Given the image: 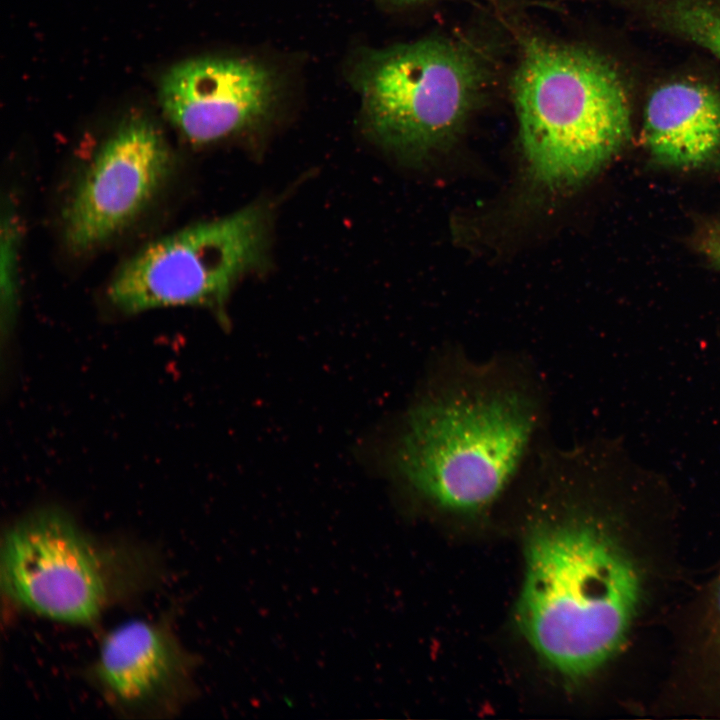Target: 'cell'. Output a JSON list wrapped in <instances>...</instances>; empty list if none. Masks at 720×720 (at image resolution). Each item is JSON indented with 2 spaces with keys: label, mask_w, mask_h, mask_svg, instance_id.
I'll return each mask as SVG.
<instances>
[{
  "label": "cell",
  "mask_w": 720,
  "mask_h": 720,
  "mask_svg": "<svg viewBox=\"0 0 720 720\" xmlns=\"http://www.w3.org/2000/svg\"><path fill=\"white\" fill-rule=\"evenodd\" d=\"M400 3H418V2H424L427 0H394Z\"/></svg>",
  "instance_id": "obj_14"
},
{
  "label": "cell",
  "mask_w": 720,
  "mask_h": 720,
  "mask_svg": "<svg viewBox=\"0 0 720 720\" xmlns=\"http://www.w3.org/2000/svg\"><path fill=\"white\" fill-rule=\"evenodd\" d=\"M719 610H720V596H719Z\"/></svg>",
  "instance_id": "obj_15"
},
{
  "label": "cell",
  "mask_w": 720,
  "mask_h": 720,
  "mask_svg": "<svg viewBox=\"0 0 720 720\" xmlns=\"http://www.w3.org/2000/svg\"><path fill=\"white\" fill-rule=\"evenodd\" d=\"M171 168L160 129L132 115L101 145L64 213V239L74 252L90 251L127 228L149 205Z\"/></svg>",
  "instance_id": "obj_7"
},
{
  "label": "cell",
  "mask_w": 720,
  "mask_h": 720,
  "mask_svg": "<svg viewBox=\"0 0 720 720\" xmlns=\"http://www.w3.org/2000/svg\"><path fill=\"white\" fill-rule=\"evenodd\" d=\"M541 518L528 541L519 601L523 632L569 678L583 677L620 646L639 599L629 559L575 507Z\"/></svg>",
  "instance_id": "obj_2"
},
{
  "label": "cell",
  "mask_w": 720,
  "mask_h": 720,
  "mask_svg": "<svg viewBox=\"0 0 720 720\" xmlns=\"http://www.w3.org/2000/svg\"><path fill=\"white\" fill-rule=\"evenodd\" d=\"M19 232L15 214L6 209L1 224V308L7 324L13 320L17 300Z\"/></svg>",
  "instance_id": "obj_12"
},
{
  "label": "cell",
  "mask_w": 720,
  "mask_h": 720,
  "mask_svg": "<svg viewBox=\"0 0 720 720\" xmlns=\"http://www.w3.org/2000/svg\"><path fill=\"white\" fill-rule=\"evenodd\" d=\"M542 375L517 355L440 353L406 411L393 468L416 496L445 512L475 514L527 470L544 445Z\"/></svg>",
  "instance_id": "obj_1"
},
{
  "label": "cell",
  "mask_w": 720,
  "mask_h": 720,
  "mask_svg": "<svg viewBox=\"0 0 720 720\" xmlns=\"http://www.w3.org/2000/svg\"><path fill=\"white\" fill-rule=\"evenodd\" d=\"M266 216L257 206L201 222L152 242L122 265L108 289L120 312L221 307L232 287L263 260Z\"/></svg>",
  "instance_id": "obj_6"
},
{
  "label": "cell",
  "mask_w": 720,
  "mask_h": 720,
  "mask_svg": "<svg viewBox=\"0 0 720 720\" xmlns=\"http://www.w3.org/2000/svg\"><path fill=\"white\" fill-rule=\"evenodd\" d=\"M490 75L478 49L441 36L366 51L353 70L370 131L409 158L423 157L459 133Z\"/></svg>",
  "instance_id": "obj_4"
},
{
  "label": "cell",
  "mask_w": 720,
  "mask_h": 720,
  "mask_svg": "<svg viewBox=\"0 0 720 720\" xmlns=\"http://www.w3.org/2000/svg\"><path fill=\"white\" fill-rule=\"evenodd\" d=\"M511 90L528 173L549 190L590 178L628 141V95L615 67L578 44L518 38Z\"/></svg>",
  "instance_id": "obj_3"
},
{
  "label": "cell",
  "mask_w": 720,
  "mask_h": 720,
  "mask_svg": "<svg viewBox=\"0 0 720 720\" xmlns=\"http://www.w3.org/2000/svg\"><path fill=\"white\" fill-rule=\"evenodd\" d=\"M192 660L167 627L131 620L109 632L92 676L104 695L128 712H167L189 688Z\"/></svg>",
  "instance_id": "obj_9"
},
{
  "label": "cell",
  "mask_w": 720,
  "mask_h": 720,
  "mask_svg": "<svg viewBox=\"0 0 720 720\" xmlns=\"http://www.w3.org/2000/svg\"><path fill=\"white\" fill-rule=\"evenodd\" d=\"M707 254L720 266V231L714 232L705 244Z\"/></svg>",
  "instance_id": "obj_13"
},
{
  "label": "cell",
  "mask_w": 720,
  "mask_h": 720,
  "mask_svg": "<svg viewBox=\"0 0 720 720\" xmlns=\"http://www.w3.org/2000/svg\"><path fill=\"white\" fill-rule=\"evenodd\" d=\"M643 134L651 156L675 168H693L720 150V94L695 82L655 89L646 104Z\"/></svg>",
  "instance_id": "obj_10"
},
{
  "label": "cell",
  "mask_w": 720,
  "mask_h": 720,
  "mask_svg": "<svg viewBox=\"0 0 720 720\" xmlns=\"http://www.w3.org/2000/svg\"><path fill=\"white\" fill-rule=\"evenodd\" d=\"M169 122L192 143H209L257 126L275 107L278 80L245 57L205 56L171 67L159 85Z\"/></svg>",
  "instance_id": "obj_8"
},
{
  "label": "cell",
  "mask_w": 720,
  "mask_h": 720,
  "mask_svg": "<svg viewBox=\"0 0 720 720\" xmlns=\"http://www.w3.org/2000/svg\"><path fill=\"white\" fill-rule=\"evenodd\" d=\"M126 552L98 544L64 510L41 507L2 537V590L38 615L88 625L129 583L136 559Z\"/></svg>",
  "instance_id": "obj_5"
},
{
  "label": "cell",
  "mask_w": 720,
  "mask_h": 720,
  "mask_svg": "<svg viewBox=\"0 0 720 720\" xmlns=\"http://www.w3.org/2000/svg\"><path fill=\"white\" fill-rule=\"evenodd\" d=\"M645 8L651 21L662 30L696 44L720 59V2L658 0Z\"/></svg>",
  "instance_id": "obj_11"
}]
</instances>
